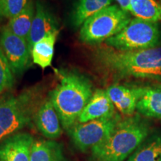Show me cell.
Listing matches in <instances>:
<instances>
[{
  "label": "cell",
  "mask_w": 161,
  "mask_h": 161,
  "mask_svg": "<svg viewBox=\"0 0 161 161\" xmlns=\"http://www.w3.org/2000/svg\"><path fill=\"white\" fill-rule=\"evenodd\" d=\"M96 61L104 74L115 80L161 78V47L122 52L107 46L96 51Z\"/></svg>",
  "instance_id": "1"
},
{
  "label": "cell",
  "mask_w": 161,
  "mask_h": 161,
  "mask_svg": "<svg viewBox=\"0 0 161 161\" xmlns=\"http://www.w3.org/2000/svg\"><path fill=\"white\" fill-rule=\"evenodd\" d=\"M148 134L149 127L139 115L120 119L109 136L90 151L91 160H126Z\"/></svg>",
  "instance_id": "2"
},
{
  "label": "cell",
  "mask_w": 161,
  "mask_h": 161,
  "mask_svg": "<svg viewBox=\"0 0 161 161\" xmlns=\"http://www.w3.org/2000/svg\"><path fill=\"white\" fill-rule=\"evenodd\" d=\"M92 85L84 75L69 73L52 90L51 98L62 127L69 130L91 98Z\"/></svg>",
  "instance_id": "3"
},
{
  "label": "cell",
  "mask_w": 161,
  "mask_h": 161,
  "mask_svg": "<svg viewBox=\"0 0 161 161\" xmlns=\"http://www.w3.org/2000/svg\"><path fill=\"white\" fill-rule=\"evenodd\" d=\"M38 94L28 90L0 100V142L29 125L38 110Z\"/></svg>",
  "instance_id": "4"
},
{
  "label": "cell",
  "mask_w": 161,
  "mask_h": 161,
  "mask_svg": "<svg viewBox=\"0 0 161 161\" xmlns=\"http://www.w3.org/2000/svg\"><path fill=\"white\" fill-rule=\"evenodd\" d=\"M131 20L128 12L117 5H109L87 18L82 24L79 39L95 45L119 33Z\"/></svg>",
  "instance_id": "5"
},
{
  "label": "cell",
  "mask_w": 161,
  "mask_h": 161,
  "mask_svg": "<svg viewBox=\"0 0 161 161\" xmlns=\"http://www.w3.org/2000/svg\"><path fill=\"white\" fill-rule=\"evenodd\" d=\"M160 40L158 23L135 17L119 33L107 40L105 43L119 51L128 52L158 47Z\"/></svg>",
  "instance_id": "6"
},
{
  "label": "cell",
  "mask_w": 161,
  "mask_h": 161,
  "mask_svg": "<svg viewBox=\"0 0 161 161\" xmlns=\"http://www.w3.org/2000/svg\"><path fill=\"white\" fill-rule=\"evenodd\" d=\"M120 119L119 116L116 114L110 118L75 124L68 131L75 146L80 151L85 152L91 151L92 148L106 140Z\"/></svg>",
  "instance_id": "7"
},
{
  "label": "cell",
  "mask_w": 161,
  "mask_h": 161,
  "mask_svg": "<svg viewBox=\"0 0 161 161\" xmlns=\"http://www.w3.org/2000/svg\"><path fill=\"white\" fill-rule=\"evenodd\" d=\"M0 47L14 75L21 74L29 66L31 57L29 42L14 35L8 26L4 27L0 33Z\"/></svg>",
  "instance_id": "8"
},
{
  "label": "cell",
  "mask_w": 161,
  "mask_h": 161,
  "mask_svg": "<svg viewBox=\"0 0 161 161\" xmlns=\"http://www.w3.org/2000/svg\"><path fill=\"white\" fill-rule=\"evenodd\" d=\"M34 138L26 132H18L0 142V161H30Z\"/></svg>",
  "instance_id": "9"
},
{
  "label": "cell",
  "mask_w": 161,
  "mask_h": 161,
  "mask_svg": "<svg viewBox=\"0 0 161 161\" xmlns=\"http://www.w3.org/2000/svg\"><path fill=\"white\" fill-rule=\"evenodd\" d=\"M143 91L142 87L130 88L119 84L111 85L106 90L114 106L121 114L127 116L134 114Z\"/></svg>",
  "instance_id": "10"
},
{
  "label": "cell",
  "mask_w": 161,
  "mask_h": 161,
  "mask_svg": "<svg viewBox=\"0 0 161 161\" xmlns=\"http://www.w3.org/2000/svg\"><path fill=\"white\" fill-rule=\"evenodd\" d=\"M116 115L115 106L104 90H97L78 119V123L103 118H110Z\"/></svg>",
  "instance_id": "11"
},
{
  "label": "cell",
  "mask_w": 161,
  "mask_h": 161,
  "mask_svg": "<svg viewBox=\"0 0 161 161\" xmlns=\"http://www.w3.org/2000/svg\"><path fill=\"white\" fill-rule=\"evenodd\" d=\"M35 121L40 132L49 140H55L61 135L60 118L50 99L40 104Z\"/></svg>",
  "instance_id": "12"
},
{
  "label": "cell",
  "mask_w": 161,
  "mask_h": 161,
  "mask_svg": "<svg viewBox=\"0 0 161 161\" xmlns=\"http://www.w3.org/2000/svg\"><path fill=\"white\" fill-rule=\"evenodd\" d=\"M58 31L57 21L50 12L42 5L37 2L35 8V14L28 39L30 49L32 46L51 32Z\"/></svg>",
  "instance_id": "13"
},
{
  "label": "cell",
  "mask_w": 161,
  "mask_h": 161,
  "mask_svg": "<svg viewBox=\"0 0 161 161\" xmlns=\"http://www.w3.org/2000/svg\"><path fill=\"white\" fill-rule=\"evenodd\" d=\"M30 161H66L62 146L52 140H34Z\"/></svg>",
  "instance_id": "14"
},
{
  "label": "cell",
  "mask_w": 161,
  "mask_h": 161,
  "mask_svg": "<svg viewBox=\"0 0 161 161\" xmlns=\"http://www.w3.org/2000/svg\"><path fill=\"white\" fill-rule=\"evenodd\" d=\"M58 31L51 32L32 46L31 56L34 64L46 69L52 64Z\"/></svg>",
  "instance_id": "15"
},
{
  "label": "cell",
  "mask_w": 161,
  "mask_h": 161,
  "mask_svg": "<svg viewBox=\"0 0 161 161\" xmlns=\"http://www.w3.org/2000/svg\"><path fill=\"white\" fill-rule=\"evenodd\" d=\"M136 110L146 117L161 119V87L144 88L136 104Z\"/></svg>",
  "instance_id": "16"
},
{
  "label": "cell",
  "mask_w": 161,
  "mask_h": 161,
  "mask_svg": "<svg viewBox=\"0 0 161 161\" xmlns=\"http://www.w3.org/2000/svg\"><path fill=\"white\" fill-rule=\"evenodd\" d=\"M111 2L112 0H76L72 16L74 26L82 25L87 18L110 5Z\"/></svg>",
  "instance_id": "17"
},
{
  "label": "cell",
  "mask_w": 161,
  "mask_h": 161,
  "mask_svg": "<svg viewBox=\"0 0 161 161\" xmlns=\"http://www.w3.org/2000/svg\"><path fill=\"white\" fill-rule=\"evenodd\" d=\"M126 161H161V135L147 137Z\"/></svg>",
  "instance_id": "18"
},
{
  "label": "cell",
  "mask_w": 161,
  "mask_h": 161,
  "mask_svg": "<svg viewBox=\"0 0 161 161\" xmlns=\"http://www.w3.org/2000/svg\"><path fill=\"white\" fill-rule=\"evenodd\" d=\"M35 14V9L31 1L19 14L10 19L8 28L14 35L28 41Z\"/></svg>",
  "instance_id": "19"
},
{
  "label": "cell",
  "mask_w": 161,
  "mask_h": 161,
  "mask_svg": "<svg viewBox=\"0 0 161 161\" xmlns=\"http://www.w3.org/2000/svg\"><path fill=\"white\" fill-rule=\"evenodd\" d=\"M130 12L136 18L155 23L161 21V5L155 0H131Z\"/></svg>",
  "instance_id": "20"
},
{
  "label": "cell",
  "mask_w": 161,
  "mask_h": 161,
  "mask_svg": "<svg viewBox=\"0 0 161 161\" xmlns=\"http://www.w3.org/2000/svg\"><path fill=\"white\" fill-rule=\"evenodd\" d=\"M13 72L0 47V93L11 88L14 84Z\"/></svg>",
  "instance_id": "21"
},
{
  "label": "cell",
  "mask_w": 161,
  "mask_h": 161,
  "mask_svg": "<svg viewBox=\"0 0 161 161\" xmlns=\"http://www.w3.org/2000/svg\"><path fill=\"white\" fill-rule=\"evenodd\" d=\"M31 0H0V11L3 17L12 19L25 8Z\"/></svg>",
  "instance_id": "22"
},
{
  "label": "cell",
  "mask_w": 161,
  "mask_h": 161,
  "mask_svg": "<svg viewBox=\"0 0 161 161\" xmlns=\"http://www.w3.org/2000/svg\"><path fill=\"white\" fill-rule=\"evenodd\" d=\"M116 2L119 5V7L123 11L128 12L130 11V3L131 0H116Z\"/></svg>",
  "instance_id": "23"
},
{
  "label": "cell",
  "mask_w": 161,
  "mask_h": 161,
  "mask_svg": "<svg viewBox=\"0 0 161 161\" xmlns=\"http://www.w3.org/2000/svg\"><path fill=\"white\" fill-rule=\"evenodd\" d=\"M3 15H2L1 11H0V22H1V20H2V19H3Z\"/></svg>",
  "instance_id": "24"
}]
</instances>
